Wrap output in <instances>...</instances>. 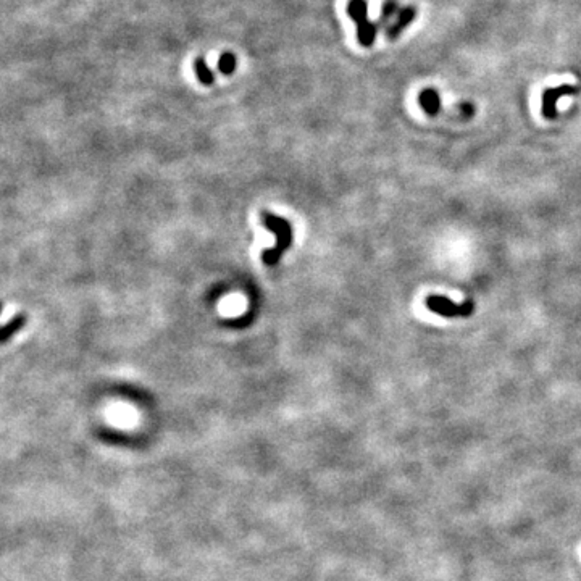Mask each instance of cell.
Wrapping results in <instances>:
<instances>
[{
	"instance_id": "cell-1",
	"label": "cell",
	"mask_w": 581,
	"mask_h": 581,
	"mask_svg": "<svg viewBox=\"0 0 581 581\" xmlns=\"http://www.w3.org/2000/svg\"><path fill=\"white\" fill-rule=\"evenodd\" d=\"M262 223L268 231H272L276 236V246L273 249L265 250L262 254L263 263L268 265V267H273V265L279 262L281 255L289 249L292 242V228L287 220L278 217L274 214H270V211H263L262 214Z\"/></svg>"
},
{
	"instance_id": "cell-2",
	"label": "cell",
	"mask_w": 581,
	"mask_h": 581,
	"mask_svg": "<svg viewBox=\"0 0 581 581\" xmlns=\"http://www.w3.org/2000/svg\"><path fill=\"white\" fill-rule=\"evenodd\" d=\"M346 12L350 20L357 25V40L362 47H372L375 44L378 31L381 26L378 21L368 20V3L367 0H349Z\"/></svg>"
},
{
	"instance_id": "cell-3",
	"label": "cell",
	"mask_w": 581,
	"mask_h": 581,
	"mask_svg": "<svg viewBox=\"0 0 581 581\" xmlns=\"http://www.w3.org/2000/svg\"><path fill=\"white\" fill-rule=\"evenodd\" d=\"M425 304L431 312L438 313L439 317H444V318H459V317L465 318V317H470V315L473 313L472 302L456 304L450 299H448L446 296L431 294L426 297Z\"/></svg>"
},
{
	"instance_id": "cell-4",
	"label": "cell",
	"mask_w": 581,
	"mask_h": 581,
	"mask_svg": "<svg viewBox=\"0 0 581 581\" xmlns=\"http://www.w3.org/2000/svg\"><path fill=\"white\" fill-rule=\"evenodd\" d=\"M578 92V88L576 86H569V84H562L557 86V88H547L546 91L543 92V105H541V114L546 120H554L557 116V102L560 97L565 96H573V94Z\"/></svg>"
},
{
	"instance_id": "cell-5",
	"label": "cell",
	"mask_w": 581,
	"mask_h": 581,
	"mask_svg": "<svg viewBox=\"0 0 581 581\" xmlns=\"http://www.w3.org/2000/svg\"><path fill=\"white\" fill-rule=\"evenodd\" d=\"M417 18V8L415 7H402L398 13V20L394 21V23H391L387 28L385 29L386 38L389 40H396L399 38L400 34L404 33L405 28H407L409 25L412 23L413 20Z\"/></svg>"
},
{
	"instance_id": "cell-6",
	"label": "cell",
	"mask_w": 581,
	"mask_h": 581,
	"mask_svg": "<svg viewBox=\"0 0 581 581\" xmlns=\"http://www.w3.org/2000/svg\"><path fill=\"white\" fill-rule=\"evenodd\" d=\"M418 102H420V107L423 109V112L428 115L435 116L441 112V96L433 88L423 89L420 96H418Z\"/></svg>"
},
{
	"instance_id": "cell-7",
	"label": "cell",
	"mask_w": 581,
	"mask_h": 581,
	"mask_svg": "<svg viewBox=\"0 0 581 581\" xmlns=\"http://www.w3.org/2000/svg\"><path fill=\"white\" fill-rule=\"evenodd\" d=\"M194 71H196L197 79H199L204 86H211L215 83L214 71L209 68V65H207L204 57H197L196 60H194Z\"/></svg>"
},
{
	"instance_id": "cell-8",
	"label": "cell",
	"mask_w": 581,
	"mask_h": 581,
	"mask_svg": "<svg viewBox=\"0 0 581 581\" xmlns=\"http://www.w3.org/2000/svg\"><path fill=\"white\" fill-rule=\"evenodd\" d=\"M25 323H26L25 315H16V317H13L10 322L3 325L2 331H0V341L7 342L12 336H15L16 333L25 326Z\"/></svg>"
},
{
	"instance_id": "cell-9",
	"label": "cell",
	"mask_w": 581,
	"mask_h": 581,
	"mask_svg": "<svg viewBox=\"0 0 581 581\" xmlns=\"http://www.w3.org/2000/svg\"><path fill=\"white\" fill-rule=\"evenodd\" d=\"M399 10H400V7H399L398 0H386V2L383 3L381 15H380V20H378V25H380L381 28L386 29L387 26H389L391 18H393L394 15H398Z\"/></svg>"
},
{
	"instance_id": "cell-10",
	"label": "cell",
	"mask_w": 581,
	"mask_h": 581,
	"mask_svg": "<svg viewBox=\"0 0 581 581\" xmlns=\"http://www.w3.org/2000/svg\"><path fill=\"white\" fill-rule=\"evenodd\" d=\"M236 65H237L236 55H234V53H231V52H224L218 58L217 68L222 75L229 76V75H233L234 71H236Z\"/></svg>"
}]
</instances>
